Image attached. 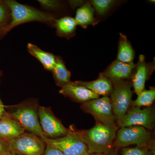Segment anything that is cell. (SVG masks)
Returning <instances> with one entry per match:
<instances>
[{
  "label": "cell",
  "mask_w": 155,
  "mask_h": 155,
  "mask_svg": "<svg viewBox=\"0 0 155 155\" xmlns=\"http://www.w3.org/2000/svg\"><path fill=\"white\" fill-rule=\"evenodd\" d=\"M155 61L152 62L146 61L143 55L139 57L138 62L135 64V69L130 81L136 94L145 89L146 82L155 70Z\"/></svg>",
  "instance_id": "8fae6325"
},
{
  "label": "cell",
  "mask_w": 155,
  "mask_h": 155,
  "mask_svg": "<svg viewBox=\"0 0 155 155\" xmlns=\"http://www.w3.org/2000/svg\"><path fill=\"white\" fill-rule=\"evenodd\" d=\"M130 80L113 83V89L110 95L111 105L117 122L127 114L132 106L133 92Z\"/></svg>",
  "instance_id": "5b68a950"
},
{
  "label": "cell",
  "mask_w": 155,
  "mask_h": 155,
  "mask_svg": "<svg viewBox=\"0 0 155 155\" xmlns=\"http://www.w3.org/2000/svg\"><path fill=\"white\" fill-rule=\"evenodd\" d=\"M5 140L11 153L17 155H42L46 146L41 137L30 132Z\"/></svg>",
  "instance_id": "277c9868"
},
{
  "label": "cell",
  "mask_w": 155,
  "mask_h": 155,
  "mask_svg": "<svg viewBox=\"0 0 155 155\" xmlns=\"http://www.w3.org/2000/svg\"><path fill=\"white\" fill-rule=\"evenodd\" d=\"M80 108L84 113L93 116L96 122L106 125L117 126V120L109 97H103L82 103Z\"/></svg>",
  "instance_id": "52a82bcc"
},
{
  "label": "cell",
  "mask_w": 155,
  "mask_h": 155,
  "mask_svg": "<svg viewBox=\"0 0 155 155\" xmlns=\"http://www.w3.org/2000/svg\"><path fill=\"white\" fill-rule=\"evenodd\" d=\"M151 146L122 148L121 155H154V150Z\"/></svg>",
  "instance_id": "cb8c5ba5"
},
{
  "label": "cell",
  "mask_w": 155,
  "mask_h": 155,
  "mask_svg": "<svg viewBox=\"0 0 155 155\" xmlns=\"http://www.w3.org/2000/svg\"><path fill=\"white\" fill-rule=\"evenodd\" d=\"M11 20V10L8 5L6 1L0 0V35Z\"/></svg>",
  "instance_id": "603a6c76"
},
{
  "label": "cell",
  "mask_w": 155,
  "mask_h": 155,
  "mask_svg": "<svg viewBox=\"0 0 155 155\" xmlns=\"http://www.w3.org/2000/svg\"><path fill=\"white\" fill-rule=\"evenodd\" d=\"M72 127L86 145L89 153L107 155L116 149L115 140L119 129L117 125L111 126L96 122L93 127L87 130H78L73 126Z\"/></svg>",
  "instance_id": "6da1fadb"
},
{
  "label": "cell",
  "mask_w": 155,
  "mask_h": 155,
  "mask_svg": "<svg viewBox=\"0 0 155 155\" xmlns=\"http://www.w3.org/2000/svg\"><path fill=\"white\" fill-rule=\"evenodd\" d=\"M11 153L7 141L0 138V155H9Z\"/></svg>",
  "instance_id": "4316f807"
},
{
  "label": "cell",
  "mask_w": 155,
  "mask_h": 155,
  "mask_svg": "<svg viewBox=\"0 0 155 155\" xmlns=\"http://www.w3.org/2000/svg\"><path fill=\"white\" fill-rule=\"evenodd\" d=\"M155 114L153 108L148 107L141 109L132 106L127 114L117 122L118 127L139 126L149 130L155 127Z\"/></svg>",
  "instance_id": "9c48e42d"
},
{
  "label": "cell",
  "mask_w": 155,
  "mask_h": 155,
  "mask_svg": "<svg viewBox=\"0 0 155 155\" xmlns=\"http://www.w3.org/2000/svg\"><path fill=\"white\" fill-rule=\"evenodd\" d=\"M24 128L7 112L0 119V138L6 140L25 132Z\"/></svg>",
  "instance_id": "5bb4252c"
},
{
  "label": "cell",
  "mask_w": 155,
  "mask_h": 155,
  "mask_svg": "<svg viewBox=\"0 0 155 155\" xmlns=\"http://www.w3.org/2000/svg\"><path fill=\"white\" fill-rule=\"evenodd\" d=\"M59 93L73 101L81 104L99 98V96L81 85L77 81H71L62 87Z\"/></svg>",
  "instance_id": "7c38bea8"
},
{
  "label": "cell",
  "mask_w": 155,
  "mask_h": 155,
  "mask_svg": "<svg viewBox=\"0 0 155 155\" xmlns=\"http://www.w3.org/2000/svg\"><path fill=\"white\" fill-rule=\"evenodd\" d=\"M137 95L136 99L132 101V105L139 107H150L153 104L155 100V87H151L149 90L144 89Z\"/></svg>",
  "instance_id": "44dd1931"
},
{
  "label": "cell",
  "mask_w": 155,
  "mask_h": 155,
  "mask_svg": "<svg viewBox=\"0 0 155 155\" xmlns=\"http://www.w3.org/2000/svg\"><path fill=\"white\" fill-rule=\"evenodd\" d=\"M81 155H106L104 154L101 153H89L87 152L84 153L83 154Z\"/></svg>",
  "instance_id": "f546056e"
},
{
  "label": "cell",
  "mask_w": 155,
  "mask_h": 155,
  "mask_svg": "<svg viewBox=\"0 0 155 155\" xmlns=\"http://www.w3.org/2000/svg\"><path fill=\"white\" fill-rule=\"evenodd\" d=\"M47 144H49L60 150L65 155H81L87 152L84 144L72 129V126L68 128L66 135L55 139L41 137Z\"/></svg>",
  "instance_id": "ba28073f"
},
{
  "label": "cell",
  "mask_w": 155,
  "mask_h": 155,
  "mask_svg": "<svg viewBox=\"0 0 155 155\" xmlns=\"http://www.w3.org/2000/svg\"><path fill=\"white\" fill-rule=\"evenodd\" d=\"M116 149L114 150V151H113L112 152L106 155H118V154H117V151H116Z\"/></svg>",
  "instance_id": "4dcf8cb0"
},
{
  "label": "cell",
  "mask_w": 155,
  "mask_h": 155,
  "mask_svg": "<svg viewBox=\"0 0 155 155\" xmlns=\"http://www.w3.org/2000/svg\"><path fill=\"white\" fill-rule=\"evenodd\" d=\"M119 35L118 54L116 60L125 64L133 63L135 57V52L130 42L125 35L120 33Z\"/></svg>",
  "instance_id": "d6986e66"
},
{
  "label": "cell",
  "mask_w": 155,
  "mask_h": 155,
  "mask_svg": "<svg viewBox=\"0 0 155 155\" xmlns=\"http://www.w3.org/2000/svg\"><path fill=\"white\" fill-rule=\"evenodd\" d=\"M46 144L44 153L42 155H65L60 150L49 144Z\"/></svg>",
  "instance_id": "484cf974"
},
{
  "label": "cell",
  "mask_w": 155,
  "mask_h": 155,
  "mask_svg": "<svg viewBox=\"0 0 155 155\" xmlns=\"http://www.w3.org/2000/svg\"><path fill=\"white\" fill-rule=\"evenodd\" d=\"M94 9L89 2H85L76 10L75 19L77 25L84 28L90 25H95L98 23L95 17Z\"/></svg>",
  "instance_id": "2e32d148"
},
{
  "label": "cell",
  "mask_w": 155,
  "mask_h": 155,
  "mask_svg": "<svg viewBox=\"0 0 155 155\" xmlns=\"http://www.w3.org/2000/svg\"><path fill=\"white\" fill-rule=\"evenodd\" d=\"M39 121L45 137L55 139L63 137L68 132L66 128L53 113L49 107L39 106Z\"/></svg>",
  "instance_id": "30bf717a"
},
{
  "label": "cell",
  "mask_w": 155,
  "mask_h": 155,
  "mask_svg": "<svg viewBox=\"0 0 155 155\" xmlns=\"http://www.w3.org/2000/svg\"><path fill=\"white\" fill-rule=\"evenodd\" d=\"M78 82L91 91L103 97L110 96L113 89V83L107 78L100 73L99 77L96 80L91 81H77Z\"/></svg>",
  "instance_id": "9a60e30c"
},
{
  "label": "cell",
  "mask_w": 155,
  "mask_h": 155,
  "mask_svg": "<svg viewBox=\"0 0 155 155\" xmlns=\"http://www.w3.org/2000/svg\"><path fill=\"white\" fill-rule=\"evenodd\" d=\"M89 2L94 11L100 17L107 15L118 2L114 0H92Z\"/></svg>",
  "instance_id": "7402d4cb"
},
{
  "label": "cell",
  "mask_w": 155,
  "mask_h": 155,
  "mask_svg": "<svg viewBox=\"0 0 155 155\" xmlns=\"http://www.w3.org/2000/svg\"><path fill=\"white\" fill-rule=\"evenodd\" d=\"M1 71H0V76H1Z\"/></svg>",
  "instance_id": "d6a6232c"
},
{
  "label": "cell",
  "mask_w": 155,
  "mask_h": 155,
  "mask_svg": "<svg viewBox=\"0 0 155 155\" xmlns=\"http://www.w3.org/2000/svg\"><path fill=\"white\" fill-rule=\"evenodd\" d=\"M5 106L4 105L0 97V119L5 114Z\"/></svg>",
  "instance_id": "f1b7e54d"
},
{
  "label": "cell",
  "mask_w": 155,
  "mask_h": 155,
  "mask_svg": "<svg viewBox=\"0 0 155 155\" xmlns=\"http://www.w3.org/2000/svg\"><path fill=\"white\" fill-rule=\"evenodd\" d=\"M150 133L146 128L139 126L120 127L116 133L115 145L116 149L131 145L137 146H151Z\"/></svg>",
  "instance_id": "8992f818"
},
{
  "label": "cell",
  "mask_w": 155,
  "mask_h": 155,
  "mask_svg": "<svg viewBox=\"0 0 155 155\" xmlns=\"http://www.w3.org/2000/svg\"><path fill=\"white\" fill-rule=\"evenodd\" d=\"M77 26L75 19L70 16H65L56 19L54 24L57 35L68 39L75 35Z\"/></svg>",
  "instance_id": "ac0fdd59"
},
{
  "label": "cell",
  "mask_w": 155,
  "mask_h": 155,
  "mask_svg": "<svg viewBox=\"0 0 155 155\" xmlns=\"http://www.w3.org/2000/svg\"><path fill=\"white\" fill-rule=\"evenodd\" d=\"M43 9L49 12H55L62 8V2L57 0H38L37 1Z\"/></svg>",
  "instance_id": "d4e9b609"
},
{
  "label": "cell",
  "mask_w": 155,
  "mask_h": 155,
  "mask_svg": "<svg viewBox=\"0 0 155 155\" xmlns=\"http://www.w3.org/2000/svg\"><path fill=\"white\" fill-rule=\"evenodd\" d=\"M6 1L11 10V20L1 33L0 39L14 27L27 22L37 21L54 26L57 19L53 14L31 6L20 4L14 0Z\"/></svg>",
  "instance_id": "7a4b0ae2"
},
{
  "label": "cell",
  "mask_w": 155,
  "mask_h": 155,
  "mask_svg": "<svg viewBox=\"0 0 155 155\" xmlns=\"http://www.w3.org/2000/svg\"><path fill=\"white\" fill-rule=\"evenodd\" d=\"M27 48L28 52L41 63L45 70L52 71L56 64L57 56L44 51L33 44L28 43Z\"/></svg>",
  "instance_id": "e0dca14e"
},
{
  "label": "cell",
  "mask_w": 155,
  "mask_h": 155,
  "mask_svg": "<svg viewBox=\"0 0 155 155\" xmlns=\"http://www.w3.org/2000/svg\"><path fill=\"white\" fill-rule=\"evenodd\" d=\"M135 66L134 62L125 64L116 60L102 73L113 83L122 81L130 80L134 72Z\"/></svg>",
  "instance_id": "4fadbf2b"
},
{
  "label": "cell",
  "mask_w": 155,
  "mask_h": 155,
  "mask_svg": "<svg viewBox=\"0 0 155 155\" xmlns=\"http://www.w3.org/2000/svg\"><path fill=\"white\" fill-rule=\"evenodd\" d=\"M51 72L56 85L58 87H62L71 81V72L67 69L65 62L61 57L57 56L56 64Z\"/></svg>",
  "instance_id": "ffe728a7"
},
{
  "label": "cell",
  "mask_w": 155,
  "mask_h": 155,
  "mask_svg": "<svg viewBox=\"0 0 155 155\" xmlns=\"http://www.w3.org/2000/svg\"><path fill=\"white\" fill-rule=\"evenodd\" d=\"M85 2L83 1H69V3L70 4V6L72 7L73 8H78L81 7L82 5H83L84 3Z\"/></svg>",
  "instance_id": "83f0119b"
},
{
  "label": "cell",
  "mask_w": 155,
  "mask_h": 155,
  "mask_svg": "<svg viewBox=\"0 0 155 155\" xmlns=\"http://www.w3.org/2000/svg\"><path fill=\"white\" fill-rule=\"evenodd\" d=\"M39 107L38 100L28 98L17 104L9 106V111H6L25 130L41 137L45 136L39 121Z\"/></svg>",
  "instance_id": "3957f363"
},
{
  "label": "cell",
  "mask_w": 155,
  "mask_h": 155,
  "mask_svg": "<svg viewBox=\"0 0 155 155\" xmlns=\"http://www.w3.org/2000/svg\"><path fill=\"white\" fill-rule=\"evenodd\" d=\"M9 155H17V154H15L11 153V154H10Z\"/></svg>",
  "instance_id": "1f68e13d"
}]
</instances>
